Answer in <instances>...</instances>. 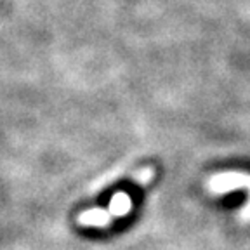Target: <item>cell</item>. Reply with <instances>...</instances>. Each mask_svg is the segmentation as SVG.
<instances>
[{
	"label": "cell",
	"mask_w": 250,
	"mask_h": 250,
	"mask_svg": "<svg viewBox=\"0 0 250 250\" xmlns=\"http://www.w3.org/2000/svg\"><path fill=\"white\" fill-rule=\"evenodd\" d=\"M155 177V168L153 167H148V168H143L136 174V183H141V184H148L149 181Z\"/></svg>",
	"instance_id": "277c9868"
},
{
	"label": "cell",
	"mask_w": 250,
	"mask_h": 250,
	"mask_svg": "<svg viewBox=\"0 0 250 250\" xmlns=\"http://www.w3.org/2000/svg\"><path fill=\"white\" fill-rule=\"evenodd\" d=\"M130 208H132V200H130V196L124 191H118L117 195L111 198V202H109L108 214L111 215V219L124 217V215L129 214Z\"/></svg>",
	"instance_id": "7a4b0ae2"
},
{
	"label": "cell",
	"mask_w": 250,
	"mask_h": 250,
	"mask_svg": "<svg viewBox=\"0 0 250 250\" xmlns=\"http://www.w3.org/2000/svg\"><path fill=\"white\" fill-rule=\"evenodd\" d=\"M113 219L108 214V210H103V208H94V210L83 212L78 217V223L82 226H98V228H106Z\"/></svg>",
	"instance_id": "3957f363"
},
{
	"label": "cell",
	"mask_w": 250,
	"mask_h": 250,
	"mask_svg": "<svg viewBox=\"0 0 250 250\" xmlns=\"http://www.w3.org/2000/svg\"><path fill=\"white\" fill-rule=\"evenodd\" d=\"M207 186L212 193H226L234 189V188H249L250 189V176H245V174H219V176L212 177ZM243 217L250 219V200L247 203L245 210H243Z\"/></svg>",
	"instance_id": "6da1fadb"
}]
</instances>
